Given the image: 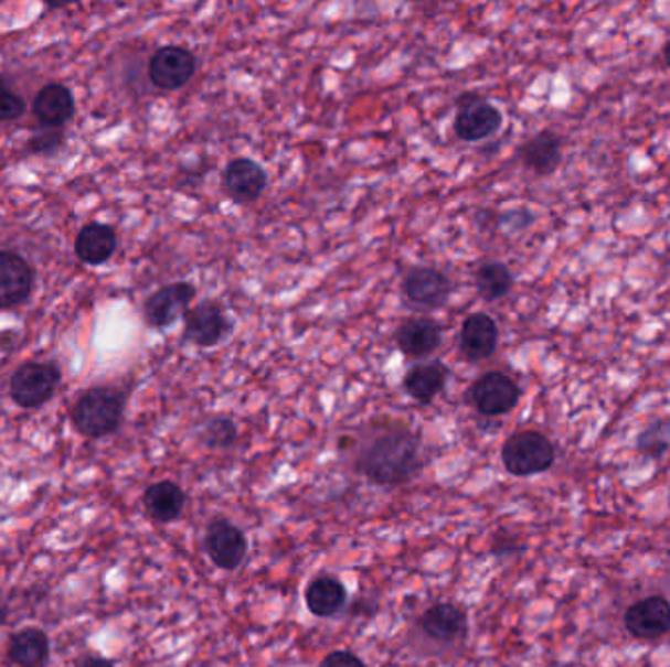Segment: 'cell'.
<instances>
[{
	"instance_id": "obj_1",
	"label": "cell",
	"mask_w": 670,
	"mask_h": 667,
	"mask_svg": "<svg viewBox=\"0 0 670 667\" xmlns=\"http://www.w3.org/2000/svg\"><path fill=\"white\" fill-rule=\"evenodd\" d=\"M353 469L376 485L408 484L424 469L422 441L401 421L373 423L351 441Z\"/></svg>"
},
{
	"instance_id": "obj_2",
	"label": "cell",
	"mask_w": 670,
	"mask_h": 667,
	"mask_svg": "<svg viewBox=\"0 0 670 667\" xmlns=\"http://www.w3.org/2000/svg\"><path fill=\"white\" fill-rule=\"evenodd\" d=\"M123 416V391L108 386H96L78 396L71 411V421L83 437L103 439L120 427Z\"/></svg>"
},
{
	"instance_id": "obj_3",
	"label": "cell",
	"mask_w": 670,
	"mask_h": 667,
	"mask_svg": "<svg viewBox=\"0 0 670 667\" xmlns=\"http://www.w3.org/2000/svg\"><path fill=\"white\" fill-rule=\"evenodd\" d=\"M502 462L512 476L543 474L555 462V447L540 431H520L504 442Z\"/></svg>"
},
{
	"instance_id": "obj_4",
	"label": "cell",
	"mask_w": 670,
	"mask_h": 667,
	"mask_svg": "<svg viewBox=\"0 0 670 667\" xmlns=\"http://www.w3.org/2000/svg\"><path fill=\"white\" fill-rule=\"evenodd\" d=\"M62 373L57 366L45 363H26L10 378V396L22 409H38L52 399Z\"/></svg>"
},
{
	"instance_id": "obj_5",
	"label": "cell",
	"mask_w": 670,
	"mask_h": 667,
	"mask_svg": "<svg viewBox=\"0 0 670 667\" xmlns=\"http://www.w3.org/2000/svg\"><path fill=\"white\" fill-rule=\"evenodd\" d=\"M469 399L472 408L482 416H504L518 406L520 386L508 374L490 370L472 381Z\"/></svg>"
},
{
	"instance_id": "obj_6",
	"label": "cell",
	"mask_w": 670,
	"mask_h": 667,
	"mask_svg": "<svg viewBox=\"0 0 670 667\" xmlns=\"http://www.w3.org/2000/svg\"><path fill=\"white\" fill-rule=\"evenodd\" d=\"M502 126V114L487 98L475 93L459 98L453 128L462 141H482L494 136Z\"/></svg>"
},
{
	"instance_id": "obj_7",
	"label": "cell",
	"mask_w": 670,
	"mask_h": 667,
	"mask_svg": "<svg viewBox=\"0 0 670 667\" xmlns=\"http://www.w3.org/2000/svg\"><path fill=\"white\" fill-rule=\"evenodd\" d=\"M196 73V57L183 45L159 47L149 60V80L161 90L183 88Z\"/></svg>"
},
{
	"instance_id": "obj_8",
	"label": "cell",
	"mask_w": 670,
	"mask_h": 667,
	"mask_svg": "<svg viewBox=\"0 0 670 667\" xmlns=\"http://www.w3.org/2000/svg\"><path fill=\"white\" fill-rule=\"evenodd\" d=\"M204 550L214 566H219L220 570L232 572L244 562L247 555V538L234 523L226 519L214 520L210 523L204 535Z\"/></svg>"
},
{
	"instance_id": "obj_9",
	"label": "cell",
	"mask_w": 670,
	"mask_h": 667,
	"mask_svg": "<svg viewBox=\"0 0 670 667\" xmlns=\"http://www.w3.org/2000/svg\"><path fill=\"white\" fill-rule=\"evenodd\" d=\"M196 295V288L189 282H174L159 288L143 303V318L151 327L166 330L174 321L189 313V305Z\"/></svg>"
},
{
	"instance_id": "obj_10",
	"label": "cell",
	"mask_w": 670,
	"mask_h": 667,
	"mask_svg": "<svg viewBox=\"0 0 670 667\" xmlns=\"http://www.w3.org/2000/svg\"><path fill=\"white\" fill-rule=\"evenodd\" d=\"M627 633L637 641H657L670 631V601L662 595L636 601L624 615Z\"/></svg>"
},
{
	"instance_id": "obj_11",
	"label": "cell",
	"mask_w": 670,
	"mask_h": 667,
	"mask_svg": "<svg viewBox=\"0 0 670 667\" xmlns=\"http://www.w3.org/2000/svg\"><path fill=\"white\" fill-rule=\"evenodd\" d=\"M34 267L18 252L0 251V310L26 302L34 290Z\"/></svg>"
},
{
	"instance_id": "obj_12",
	"label": "cell",
	"mask_w": 670,
	"mask_h": 667,
	"mask_svg": "<svg viewBox=\"0 0 670 667\" xmlns=\"http://www.w3.org/2000/svg\"><path fill=\"white\" fill-rule=\"evenodd\" d=\"M230 321L219 303L202 302L184 315V338L196 347H216L230 333Z\"/></svg>"
},
{
	"instance_id": "obj_13",
	"label": "cell",
	"mask_w": 670,
	"mask_h": 667,
	"mask_svg": "<svg viewBox=\"0 0 670 667\" xmlns=\"http://www.w3.org/2000/svg\"><path fill=\"white\" fill-rule=\"evenodd\" d=\"M402 292L412 305L424 310L442 308L451 294V282L442 270L434 267H416L402 282Z\"/></svg>"
},
{
	"instance_id": "obj_14",
	"label": "cell",
	"mask_w": 670,
	"mask_h": 667,
	"mask_svg": "<svg viewBox=\"0 0 670 667\" xmlns=\"http://www.w3.org/2000/svg\"><path fill=\"white\" fill-rule=\"evenodd\" d=\"M267 189V173L252 159H234L222 173V191L237 204H249Z\"/></svg>"
},
{
	"instance_id": "obj_15",
	"label": "cell",
	"mask_w": 670,
	"mask_h": 667,
	"mask_svg": "<svg viewBox=\"0 0 670 667\" xmlns=\"http://www.w3.org/2000/svg\"><path fill=\"white\" fill-rule=\"evenodd\" d=\"M419 628L429 641L439 644H455L461 642L469 628L465 609L453 603H439L429 606L419 618Z\"/></svg>"
},
{
	"instance_id": "obj_16",
	"label": "cell",
	"mask_w": 670,
	"mask_h": 667,
	"mask_svg": "<svg viewBox=\"0 0 670 667\" xmlns=\"http://www.w3.org/2000/svg\"><path fill=\"white\" fill-rule=\"evenodd\" d=\"M461 351L470 363H480L494 355L498 347V325L487 313H470L462 321Z\"/></svg>"
},
{
	"instance_id": "obj_17",
	"label": "cell",
	"mask_w": 670,
	"mask_h": 667,
	"mask_svg": "<svg viewBox=\"0 0 670 667\" xmlns=\"http://www.w3.org/2000/svg\"><path fill=\"white\" fill-rule=\"evenodd\" d=\"M394 341L404 355L424 358L442 345V327L432 318H412L402 323Z\"/></svg>"
},
{
	"instance_id": "obj_18",
	"label": "cell",
	"mask_w": 670,
	"mask_h": 667,
	"mask_svg": "<svg viewBox=\"0 0 670 667\" xmlns=\"http://www.w3.org/2000/svg\"><path fill=\"white\" fill-rule=\"evenodd\" d=\"M520 159L523 166L538 174L547 176L555 173L563 159V141L553 131H540L538 136L528 139L520 148Z\"/></svg>"
},
{
	"instance_id": "obj_19",
	"label": "cell",
	"mask_w": 670,
	"mask_h": 667,
	"mask_svg": "<svg viewBox=\"0 0 670 667\" xmlns=\"http://www.w3.org/2000/svg\"><path fill=\"white\" fill-rule=\"evenodd\" d=\"M34 114L38 121L47 130H60L65 121L75 114V98L67 87L52 83L42 88L34 100Z\"/></svg>"
},
{
	"instance_id": "obj_20",
	"label": "cell",
	"mask_w": 670,
	"mask_h": 667,
	"mask_svg": "<svg viewBox=\"0 0 670 667\" xmlns=\"http://www.w3.org/2000/svg\"><path fill=\"white\" fill-rule=\"evenodd\" d=\"M7 654L14 666L45 667L50 659V636L44 628L26 626L10 636Z\"/></svg>"
},
{
	"instance_id": "obj_21",
	"label": "cell",
	"mask_w": 670,
	"mask_h": 667,
	"mask_svg": "<svg viewBox=\"0 0 670 667\" xmlns=\"http://www.w3.org/2000/svg\"><path fill=\"white\" fill-rule=\"evenodd\" d=\"M187 503V494L181 485L163 480L149 485L143 492V507L157 523H173L181 517Z\"/></svg>"
},
{
	"instance_id": "obj_22",
	"label": "cell",
	"mask_w": 670,
	"mask_h": 667,
	"mask_svg": "<svg viewBox=\"0 0 670 667\" xmlns=\"http://www.w3.org/2000/svg\"><path fill=\"white\" fill-rule=\"evenodd\" d=\"M118 247V237L113 227L105 224H88L83 227L75 239V252L85 265L98 267L113 257Z\"/></svg>"
},
{
	"instance_id": "obj_23",
	"label": "cell",
	"mask_w": 670,
	"mask_h": 667,
	"mask_svg": "<svg viewBox=\"0 0 670 667\" xmlns=\"http://www.w3.org/2000/svg\"><path fill=\"white\" fill-rule=\"evenodd\" d=\"M306 606L313 616L328 618L338 615L348 603V591L343 583L331 575H322L310 581L306 588Z\"/></svg>"
},
{
	"instance_id": "obj_24",
	"label": "cell",
	"mask_w": 670,
	"mask_h": 667,
	"mask_svg": "<svg viewBox=\"0 0 670 667\" xmlns=\"http://www.w3.org/2000/svg\"><path fill=\"white\" fill-rule=\"evenodd\" d=\"M447 368L442 363L416 364L404 376V390L422 406H429L444 390Z\"/></svg>"
},
{
	"instance_id": "obj_25",
	"label": "cell",
	"mask_w": 670,
	"mask_h": 667,
	"mask_svg": "<svg viewBox=\"0 0 670 667\" xmlns=\"http://www.w3.org/2000/svg\"><path fill=\"white\" fill-rule=\"evenodd\" d=\"M475 280H477L480 298L487 302L502 300L504 295L510 294V290L514 287L512 272L504 262H498V260L482 262L475 275Z\"/></svg>"
},
{
	"instance_id": "obj_26",
	"label": "cell",
	"mask_w": 670,
	"mask_h": 667,
	"mask_svg": "<svg viewBox=\"0 0 670 667\" xmlns=\"http://www.w3.org/2000/svg\"><path fill=\"white\" fill-rule=\"evenodd\" d=\"M637 451L659 460L670 451V421H655L637 437Z\"/></svg>"
},
{
	"instance_id": "obj_27",
	"label": "cell",
	"mask_w": 670,
	"mask_h": 667,
	"mask_svg": "<svg viewBox=\"0 0 670 667\" xmlns=\"http://www.w3.org/2000/svg\"><path fill=\"white\" fill-rule=\"evenodd\" d=\"M237 441V424L230 417H216L202 429V442L212 451L230 449Z\"/></svg>"
},
{
	"instance_id": "obj_28",
	"label": "cell",
	"mask_w": 670,
	"mask_h": 667,
	"mask_svg": "<svg viewBox=\"0 0 670 667\" xmlns=\"http://www.w3.org/2000/svg\"><path fill=\"white\" fill-rule=\"evenodd\" d=\"M26 114V103L10 87L4 78L0 77V121H12Z\"/></svg>"
},
{
	"instance_id": "obj_29",
	"label": "cell",
	"mask_w": 670,
	"mask_h": 667,
	"mask_svg": "<svg viewBox=\"0 0 670 667\" xmlns=\"http://www.w3.org/2000/svg\"><path fill=\"white\" fill-rule=\"evenodd\" d=\"M65 143V138L60 130H50L44 136H35L34 139H30V149L34 153H52L57 148H62Z\"/></svg>"
},
{
	"instance_id": "obj_30",
	"label": "cell",
	"mask_w": 670,
	"mask_h": 667,
	"mask_svg": "<svg viewBox=\"0 0 670 667\" xmlns=\"http://www.w3.org/2000/svg\"><path fill=\"white\" fill-rule=\"evenodd\" d=\"M320 667H366L363 659L358 658L353 652L336 650L322 659Z\"/></svg>"
},
{
	"instance_id": "obj_31",
	"label": "cell",
	"mask_w": 670,
	"mask_h": 667,
	"mask_svg": "<svg viewBox=\"0 0 670 667\" xmlns=\"http://www.w3.org/2000/svg\"><path fill=\"white\" fill-rule=\"evenodd\" d=\"M77 667H116L114 661L103 656H87V658L81 659Z\"/></svg>"
},
{
	"instance_id": "obj_32",
	"label": "cell",
	"mask_w": 670,
	"mask_h": 667,
	"mask_svg": "<svg viewBox=\"0 0 670 667\" xmlns=\"http://www.w3.org/2000/svg\"><path fill=\"white\" fill-rule=\"evenodd\" d=\"M9 621V606L4 605V601L0 599V624H4Z\"/></svg>"
},
{
	"instance_id": "obj_33",
	"label": "cell",
	"mask_w": 670,
	"mask_h": 667,
	"mask_svg": "<svg viewBox=\"0 0 670 667\" xmlns=\"http://www.w3.org/2000/svg\"><path fill=\"white\" fill-rule=\"evenodd\" d=\"M662 55H664V61H667V65L670 67V42H667L664 45V50H662Z\"/></svg>"
}]
</instances>
